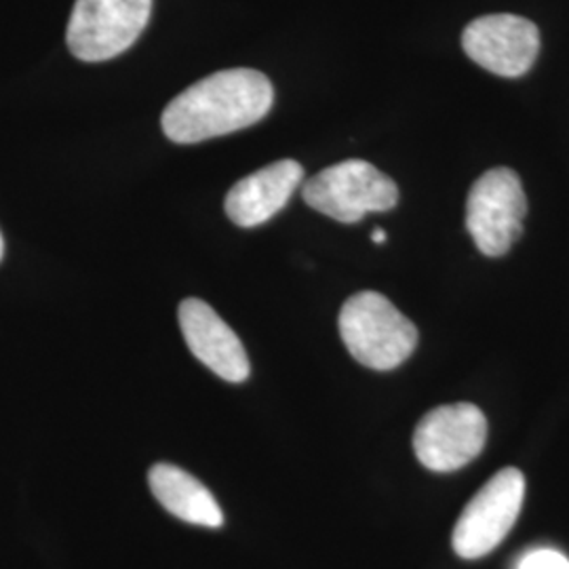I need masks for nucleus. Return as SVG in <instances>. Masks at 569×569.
<instances>
[{
    "label": "nucleus",
    "mask_w": 569,
    "mask_h": 569,
    "mask_svg": "<svg viewBox=\"0 0 569 569\" xmlns=\"http://www.w3.org/2000/svg\"><path fill=\"white\" fill-rule=\"evenodd\" d=\"M148 483L164 509L186 523L203 528H220L224 523V512L213 493L182 468L154 465L148 472Z\"/></svg>",
    "instance_id": "obj_11"
},
{
    "label": "nucleus",
    "mask_w": 569,
    "mask_h": 569,
    "mask_svg": "<svg viewBox=\"0 0 569 569\" xmlns=\"http://www.w3.org/2000/svg\"><path fill=\"white\" fill-rule=\"evenodd\" d=\"M305 180L302 164L284 159L234 183L226 194V216L241 228H256L277 216Z\"/></svg>",
    "instance_id": "obj_10"
},
{
    "label": "nucleus",
    "mask_w": 569,
    "mask_h": 569,
    "mask_svg": "<svg viewBox=\"0 0 569 569\" xmlns=\"http://www.w3.org/2000/svg\"><path fill=\"white\" fill-rule=\"evenodd\" d=\"M340 336L361 366L390 371L406 363L418 346V329L378 291H361L340 310Z\"/></svg>",
    "instance_id": "obj_2"
},
{
    "label": "nucleus",
    "mask_w": 569,
    "mask_h": 569,
    "mask_svg": "<svg viewBox=\"0 0 569 569\" xmlns=\"http://www.w3.org/2000/svg\"><path fill=\"white\" fill-rule=\"evenodd\" d=\"M150 11L152 0H77L66 34L68 49L77 60H112L140 39Z\"/></svg>",
    "instance_id": "obj_5"
},
{
    "label": "nucleus",
    "mask_w": 569,
    "mask_h": 569,
    "mask_svg": "<svg viewBox=\"0 0 569 569\" xmlns=\"http://www.w3.org/2000/svg\"><path fill=\"white\" fill-rule=\"evenodd\" d=\"M488 441V420L472 403L435 407L418 422L413 451L435 472H453L470 465Z\"/></svg>",
    "instance_id": "obj_7"
},
{
    "label": "nucleus",
    "mask_w": 569,
    "mask_h": 569,
    "mask_svg": "<svg viewBox=\"0 0 569 569\" xmlns=\"http://www.w3.org/2000/svg\"><path fill=\"white\" fill-rule=\"evenodd\" d=\"M274 102L268 77L251 68L222 70L194 82L164 108V136L176 143H199L262 121Z\"/></svg>",
    "instance_id": "obj_1"
},
{
    "label": "nucleus",
    "mask_w": 569,
    "mask_h": 569,
    "mask_svg": "<svg viewBox=\"0 0 569 569\" xmlns=\"http://www.w3.org/2000/svg\"><path fill=\"white\" fill-rule=\"evenodd\" d=\"M470 60L498 77H523L540 51V32L533 21L512 13H493L470 21L462 34Z\"/></svg>",
    "instance_id": "obj_8"
},
{
    "label": "nucleus",
    "mask_w": 569,
    "mask_h": 569,
    "mask_svg": "<svg viewBox=\"0 0 569 569\" xmlns=\"http://www.w3.org/2000/svg\"><path fill=\"white\" fill-rule=\"evenodd\" d=\"M517 569H569V559L559 550L538 549L526 555Z\"/></svg>",
    "instance_id": "obj_12"
},
{
    "label": "nucleus",
    "mask_w": 569,
    "mask_h": 569,
    "mask_svg": "<svg viewBox=\"0 0 569 569\" xmlns=\"http://www.w3.org/2000/svg\"><path fill=\"white\" fill-rule=\"evenodd\" d=\"M526 477L517 468L496 472L462 510L451 545L462 559H481L496 549L521 515Z\"/></svg>",
    "instance_id": "obj_6"
},
{
    "label": "nucleus",
    "mask_w": 569,
    "mask_h": 569,
    "mask_svg": "<svg viewBox=\"0 0 569 569\" xmlns=\"http://www.w3.org/2000/svg\"><path fill=\"white\" fill-rule=\"evenodd\" d=\"M183 340L190 352L226 382L239 385L249 378V359L239 336L211 306L190 298L178 310Z\"/></svg>",
    "instance_id": "obj_9"
},
{
    "label": "nucleus",
    "mask_w": 569,
    "mask_h": 569,
    "mask_svg": "<svg viewBox=\"0 0 569 569\" xmlns=\"http://www.w3.org/2000/svg\"><path fill=\"white\" fill-rule=\"evenodd\" d=\"M2 253H4V241H2V234H0V260H2Z\"/></svg>",
    "instance_id": "obj_14"
},
{
    "label": "nucleus",
    "mask_w": 569,
    "mask_h": 569,
    "mask_svg": "<svg viewBox=\"0 0 569 569\" xmlns=\"http://www.w3.org/2000/svg\"><path fill=\"white\" fill-rule=\"evenodd\" d=\"M306 204L327 218L357 224L367 213L390 211L399 203L397 183L367 161L350 159L331 164L302 188Z\"/></svg>",
    "instance_id": "obj_3"
},
{
    "label": "nucleus",
    "mask_w": 569,
    "mask_h": 569,
    "mask_svg": "<svg viewBox=\"0 0 569 569\" xmlns=\"http://www.w3.org/2000/svg\"><path fill=\"white\" fill-rule=\"evenodd\" d=\"M528 197L519 176L509 167L486 171L472 183L467 199V228L477 249L489 256H507L523 234Z\"/></svg>",
    "instance_id": "obj_4"
},
{
    "label": "nucleus",
    "mask_w": 569,
    "mask_h": 569,
    "mask_svg": "<svg viewBox=\"0 0 569 569\" xmlns=\"http://www.w3.org/2000/svg\"><path fill=\"white\" fill-rule=\"evenodd\" d=\"M371 241L376 244L387 243V232L382 228H376L373 234H371Z\"/></svg>",
    "instance_id": "obj_13"
}]
</instances>
